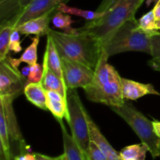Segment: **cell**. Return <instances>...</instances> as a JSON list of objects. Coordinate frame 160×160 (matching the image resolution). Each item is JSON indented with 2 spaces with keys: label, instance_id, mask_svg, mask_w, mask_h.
<instances>
[{
  "label": "cell",
  "instance_id": "obj_6",
  "mask_svg": "<svg viewBox=\"0 0 160 160\" xmlns=\"http://www.w3.org/2000/svg\"><path fill=\"white\" fill-rule=\"evenodd\" d=\"M67 102L68 112L67 121L70 125L71 135L88 156L91 142L88 112L81 102L77 89H68Z\"/></svg>",
  "mask_w": 160,
  "mask_h": 160
},
{
  "label": "cell",
  "instance_id": "obj_28",
  "mask_svg": "<svg viewBox=\"0 0 160 160\" xmlns=\"http://www.w3.org/2000/svg\"><path fill=\"white\" fill-rule=\"evenodd\" d=\"M42 73H43V68L38 63H35L31 66V71L28 77L27 84L40 82L42 81Z\"/></svg>",
  "mask_w": 160,
  "mask_h": 160
},
{
  "label": "cell",
  "instance_id": "obj_7",
  "mask_svg": "<svg viewBox=\"0 0 160 160\" xmlns=\"http://www.w3.org/2000/svg\"><path fill=\"white\" fill-rule=\"evenodd\" d=\"M26 84L25 77L7 57L0 61V96L10 95L17 98L23 93Z\"/></svg>",
  "mask_w": 160,
  "mask_h": 160
},
{
  "label": "cell",
  "instance_id": "obj_33",
  "mask_svg": "<svg viewBox=\"0 0 160 160\" xmlns=\"http://www.w3.org/2000/svg\"><path fill=\"white\" fill-rule=\"evenodd\" d=\"M153 12H154L155 17H156V20L160 19V0H158L156 2V5H155L154 8H153Z\"/></svg>",
  "mask_w": 160,
  "mask_h": 160
},
{
  "label": "cell",
  "instance_id": "obj_34",
  "mask_svg": "<svg viewBox=\"0 0 160 160\" xmlns=\"http://www.w3.org/2000/svg\"><path fill=\"white\" fill-rule=\"evenodd\" d=\"M148 65L153 69V70H156V71H160V62H156V61L152 60V59H150L148 61Z\"/></svg>",
  "mask_w": 160,
  "mask_h": 160
},
{
  "label": "cell",
  "instance_id": "obj_10",
  "mask_svg": "<svg viewBox=\"0 0 160 160\" xmlns=\"http://www.w3.org/2000/svg\"><path fill=\"white\" fill-rule=\"evenodd\" d=\"M15 98L10 95L0 96V106H2L4 111L5 119L6 126L9 132V139L18 144L20 154L27 153V145L25 141L22 136L21 131L19 128L17 118L12 107V102Z\"/></svg>",
  "mask_w": 160,
  "mask_h": 160
},
{
  "label": "cell",
  "instance_id": "obj_9",
  "mask_svg": "<svg viewBox=\"0 0 160 160\" xmlns=\"http://www.w3.org/2000/svg\"><path fill=\"white\" fill-rule=\"evenodd\" d=\"M68 0H32L26 7L7 21L13 23L16 28L31 19L37 18L49 12L57 10L59 4L65 3Z\"/></svg>",
  "mask_w": 160,
  "mask_h": 160
},
{
  "label": "cell",
  "instance_id": "obj_35",
  "mask_svg": "<svg viewBox=\"0 0 160 160\" xmlns=\"http://www.w3.org/2000/svg\"><path fill=\"white\" fill-rule=\"evenodd\" d=\"M153 127H154V129L156 131V134L160 137V121H158V120H154L152 121Z\"/></svg>",
  "mask_w": 160,
  "mask_h": 160
},
{
  "label": "cell",
  "instance_id": "obj_38",
  "mask_svg": "<svg viewBox=\"0 0 160 160\" xmlns=\"http://www.w3.org/2000/svg\"><path fill=\"white\" fill-rule=\"evenodd\" d=\"M158 0H145V2H146L147 6H149L150 5L152 2H157Z\"/></svg>",
  "mask_w": 160,
  "mask_h": 160
},
{
  "label": "cell",
  "instance_id": "obj_36",
  "mask_svg": "<svg viewBox=\"0 0 160 160\" xmlns=\"http://www.w3.org/2000/svg\"><path fill=\"white\" fill-rule=\"evenodd\" d=\"M30 71H31V66L23 67V70H22V74L26 78V77H28V75H29L30 73Z\"/></svg>",
  "mask_w": 160,
  "mask_h": 160
},
{
  "label": "cell",
  "instance_id": "obj_11",
  "mask_svg": "<svg viewBox=\"0 0 160 160\" xmlns=\"http://www.w3.org/2000/svg\"><path fill=\"white\" fill-rule=\"evenodd\" d=\"M56 11L49 12L42 17L37 18L31 19L25 23L17 26L15 29H17L20 34H35L37 36L48 35L49 33V23L52 20V17L54 16Z\"/></svg>",
  "mask_w": 160,
  "mask_h": 160
},
{
  "label": "cell",
  "instance_id": "obj_44",
  "mask_svg": "<svg viewBox=\"0 0 160 160\" xmlns=\"http://www.w3.org/2000/svg\"></svg>",
  "mask_w": 160,
  "mask_h": 160
},
{
  "label": "cell",
  "instance_id": "obj_16",
  "mask_svg": "<svg viewBox=\"0 0 160 160\" xmlns=\"http://www.w3.org/2000/svg\"><path fill=\"white\" fill-rule=\"evenodd\" d=\"M62 131V142H63L64 154L67 160H88V156L84 154L79 145H78L72 135L67 132L62 120H57Z\"/></svg>",
  "mask_w": 160,
  "mask_h": 160
},
{
  "label": "cell",
  "instance_id": "obj_37",
  "mask_svg": "<svg viewBox=\"0 0 160 160\" xmlns=\"http://www.w3.org/2000/svg\"><path fill=\"white\" fill-rule=\"evenodd\" d=\"M10 159H7V158L6 157V156H5L2 151H0V160H10Z\"/></svg>",
  "mask_w": 160,
  "mask_h": 160
},
{
  "label": "cell",
  "instance_id": "obj_14",
  "mask_svg": "<svg viewBox=\"0 0 160 160\" xmlns=\"http://www.w3.org/2000/svg\"><path fill=\"white\" fill-rule=\"evenodd\" d=\"M42 68H43V73H42L41 82L45 91H55L60 93L64 98H67L68 88L65 82H63L57 75L53 73L52 70L48 67L45 59H43Z\"/></svg>",
  "mask_w": 160,
  "mask_h": 160
},
{
  "label": "cell",
  "instance_id": "obj_43",
  "mask_svg": "<svg viewBox=\"0 0 160 160\" xmlns=\"http://www.w3.org/2000/svg\"><path fill=\"white\" fill-rule=\"evenodd\" d=\"M128 160H134V159H128Z\"/></svg>",
  "mask_w": 160,
  "mask_h": 160
},
{
  "label": "cell",
  "instance_id": "obj_18",
  "mask_svg": "<svg viewBox=\"0 0 160 160\" xmlns=\"http://www.w3.org/2000/svg\"><path fill=\"white\" fill-rule=\"evenodd\" d=\"M23 94L33 105L44 110H48L46 104V91L42 82L27 84Z\"/></svg>",
  "mask_w": 160,
  "mask_h": 160
},
{
  "label": "cell",
  "instance_id": "obj_5",
  "mask_svg": "<svg viewBox=\"0 0 160 160\" xmlns=\"http://www.w3.org/2000/svg\"><path fill=\"white\" fill-rule=\"evenodd\" d=\"M111 109L134 130L142 143L148 147L153 159L160 157V137L156 134L152 122L126 101L122 106L111 107Z\"/></svg>",
  "mask_w": 160,
  "mask_h": 160
},
{
  "label": "cell",
  "instance_id": "obj_23",
  "mask_svg": "<svg viewBox=\"0 0 160 160\" xmlns=\"http://www.w3.org/2000/svg\"><path fill=\"white\" fill-rule=\"evenodd\" d=\"M148 152V147L142 143L125 147L120 151V154L123 160H145Z\"/></svg>",
  "mask_w": 160,
  "mask_h": 160
},
{
  "label": "cell",
  "instance_id": "obj_41",
  "mask_svg": "<svg viewBox=\"0 0 160 160\" xmlns=\"http://www.w3.org/2000/svg\"><path fill=\"white\" fill-rule=\"evenodd\" d=\"M12 1V0H0V3H4V2H7Z\"/></svg>",
  "mask_w": 160,
  "mask_h": 160
},
{
  "label": "cell",
  "instance_id": "obj_39",
  "mask_svg": "<svg viewBox=\"0 0 160 160\" xmlns=\"http://www.w3.org/2000/svg\"><path fill=\"white\" fill-rule=\"evenodd\" d=\"M59 160H67V157H66V156L64 153L62 155H61V156H59Z\"/></svg>",
  "mask_w": 160,
  "mask_h": 160
},
{
  "label": "cell",
  "instance_id": "obj_19",
  "mask_svg": "<svg viewBox=\"0 0 160 160\" xmlns=\"http://www.w3.org/2000/svg\"><path fill=\"white\" fill-rule=\"evenodd\" d=\"M39 39H40V36L36 35V37L32 38H31V40H32L31 44L26 48V50L23 52V53L19 59H14V58H12L8 55V59L13 67H15L16 68H18L21 62H25L29 66H32L37 63L38 45L39 43Z\"/></svg>",
  "mask_w": 160,
  "mask_h": 160
},
{
  "label": "cell",
  "instance_id": "obj_17",
  "mask_svg": "<svg viewBox=\"0 0 160 160\" xmlns=\"http://www.w3.org/2000/svg\"><path fill=\"white\" fill-rule=\"evenodd\" d=\"M43 59H45L48 67L53 71L55 74L57 75L63 82V73L62 69V62H61V57L56 48L52 39L49 35H47V44L45 48V54Z\"/></svg>",
  "mask_w": 160,
  "mask_h": 160
},
{
  "label": "cell",
  "instance_id": "obj_21",
  "mask_svg": "<svg viewBox=\"0 0 160 160\" xmlns=\"http://www.w3.org/2000/svg\"><path fill=\"white\" fill-rule=\"evenodd\" d=\"M15 30L13 23L9 21L0 24V61L6 59L9 52L11 34Z\"/></svg>",
  "mask_w": 160,
  "mask_h": 160
},
{
  "label": "cell",
  "instance_id": "obj_3",
  "mask_svg": "<svg viewBox=\"0 0 160 160\" xmlns=\"http://www.w3.org/2000/svg\"><path fill=\"white\" fill-rule=\"evenodd\" d=\"M159 31H145L139 26L135 18L122 23L102 42V46L108 56L129 51L143 52L152 54V37Z\"/></svg>",
  "mask_w": 160,
  "mask_h": 160
},
{
  "label": "cell",
  "instance_id": "obj_27",
  "mask_svg": "<svg viewBox=\"0 0 160 160\" xmlns=\"http://www.w3.org/2000/svg\"><path fill=\"white\" fill-rule=\"evenodd\" d=\"M88 160H107L104 153L94 141L91 140L89 144L88 152Z\"/></svg>",
  "mask_w": 160,
  "mask_h": 160
},
{
  "label": "cell",
  "instance_id": "obj_20",
  "mask_svg": "<svg viewBox=\"0 0 160 160\" xmlns=\"http://www.w3.org/2000/svg\"><path fill=\"white\" fill-rule=\"evenodd\" d=\"M32 0H12L0 3V24L10 20L26 7Z\"/></svg>",
  "mask_w": 160,
  "mask_h": 160
},
{
  "label": "cell",
  "instance_id": "obj_26",
  "mask_svg": "<svg viewBox=\"0 0 160 160\" xmlns=\"http://www.w3.org/2000/svg\"><path fill=\"white\" fill-rule=\"evenodd\" d=\"M139 26L145 31H159L156 25V19L153 10L149 11L138 20Z\"/></svg>",
  "mask_w": 160,
  "mask_h": 160
},
{
  "label": "cell",
  "instance_id": "obj_1",
  "mask_svg": "<svg viewBox=\"0 0 160 160\" xmlns=\"http://www.w3.org/2000/svg\"><path fill=\"white\" fill-rule=\"evenodd\" d=\"M108 58L109 56L102 48L93 79L84 90L88 99L93 102L102 103L110 107H120L125 102L122 78L117 70L108 63Z\"/></svg>",
  "mask_w": 160,
  "mask_h": 160
},
{
  "label": "cell",
  "instance_id": "obj_40",
  "mask_svg": "<svg viewBox=\"0 0 160 160\" xmlns=\"http://www.w3.org/2000/svg\"><path fill=\"white\" fill-rule=\"evenodd\" d=\"M156 25H157V28L159 31H160V19L156 20Z\"/></svg>",
  "mask_w": 160,
  "mask_h": 160
},
{
  "label": "cell",
  "instance_id": "obj_4",
  "mask_svg": "<svg viewBox=\"0 0 160 160\" xmlns=\"http://www.w3.org/2000/svg\"><path fill=\"white\" fill-rule=\"evenodd\" d=\"M145 0H117L105 15L94 20H88L85 24L78 28V32L88 34L96 38L101 44L122 23L135 18L136 11Z\"/></svg>",
  "mask_w": 160,
  "mask_h": 160
},
{
  "label": "cell",
  "instance_id": "obj_25",
  "mask_svg": "<svg viewBox=\"0 0 160 160\" xmlns=\"http://www.w3.org/2000/svg\"><path fill=\"white\" fill-rule=\"evenodd\" d=\"M52 23L55 27L60 29H63L66 33L68 34H75L78 33V29H74L72 28V23L73 21L72 20L70 14H65L64 12L57 11L52 19Z\"/></svg>",
  "mask_w": 160,
  "mask_h": 160
},
{
  "label": "cell",
  "instance_id": "obj_22",
  "mask_svg": "<svg viewBox=\"0 0 160 160\" xmlns=\"http://www.w3.org/2000/svg\"><path fill=\"white\" fill-rule=\"evenodd\" d=\"M57 11L64 12V13L71 14V15L78 16V17H83L87 20H94L96 19L100 18L105 15V12H98V11H91V10H84V9H78L75 7H70L67 6L64 2L59 4L57 7Z\"/></svg>",
  "mask_w": 160,
  "mask_h": 160
},
{
  "label": "cell",
  "instance_id": "obj_29",
  "mask_svg": "<svg viewBox=\"0 0 160 160\" xmlns=\"http://www.w3.org/2000/svg\"><path fill=\"white\" fill-rule=\"evenodd\" d=\"M152 43V59L160 62V33L152 36L151 39Z\"/></svg>",
  "mask_w": 160,
  "mask_h": 160
},
{
  "label": "cell",
  "instance_id": "obj_15",
  "mask_svg": "<svg viewBox=\"0 0 160 160\" xmlns=\"http://www.w3.org/2000/svg\"><path fill=\"white\" fill-rule=\"evenodd\" d=\"M46 104L48 110L52 113L56 120H66L68 117L67 98L55 91H46Z\"/></svg>",
  "mask_w": 160,
  "mask_h": 160
},
{
  "label": "cell",
  "instance_id": "obj_24",
  "mask_svg": "<svg viewBox=\"0 0 160 160\" xmlns=\"http://www.w3.org/2000/svg\"><path fill=\"white\" fill-rule=\"evenodd\" d=\"M0 141H1V151L3 152L7 159H10L12 154L10 150L9 145V136L5 119L4 111L2 106H0Z\"/></svg>",
  "mask_w": 160,
  "mask_h": 160
},
{
  "label": "cell",
  "instance_id": "obj_13",
  "mask_svg": "<svg viewBox=\"0 0 160 160\" xmlns=\"http://www.w3.org/2000/svg\"><path fill=\"white\" fill-rule=\"evenodd\" d=\"M88 120L91 140L94 141L98 145L100 149L102 151V152L106 156L107 160H123L120 156V152H117L112 148V145L109 143V142L106 140L104 135L102 134L99 128L92 120L88 113Z\"/></svg>",
  "mask_w": 160,
  "mask_h": 160
},
{
  "label": "cell",
  "instance_id": "obj_31",
  "mask_svg": "<svg viewBox=\"0 0 160 160\" xmlns=\"http://www.w3.org/2000/svg\"><path fill=\"white\" fill-rule=\"evenodd\" d=\"M13 160H36V158L34 153L32 154L27 152L24 154H19L18 156H13Z\"/></svg>",
  "mask_w": 160,
  "mask_h": 160
},
{
  "label": "cell",
  "instance_id": "obj_42",
  "mask_svg": "<svg viewBox=\"0 0 160 160\" xmlns=\"http://www.w3.org/2000/svg\"><path fill=\"white\" fill-rule=\"evenodd\" d=\"M10 160H13V156H12V158H11V159Z\"/></svg>",
  "mask_w": 160,
  "mask_h": 160
},
{
  "label": "cell",
  "instance_id": "obj_12",
  "mask_svg": "<svg viewBox=\"0 0 160 160\" xmlns=\"http://www.w3.org/2000/svg\"><path fill=\"white\" fill-rule=\"evenodd\" d=\"M122 85L124 99L137 100L146 95H160L151 84H142L132 80L122 78Z\"/></svg>",
  "mask_w": 160,
  "mask_h": 160
},
{
  "label": "cell",
  "instance_id": "obj_2",
  "mask_svg": "<svg viewBox=\"0 0 160 160\" xmlns=\"http://www.w3.org/2000/svg\"><path fill=\"white\" fill-rule=\"evenodd\" d=\"M48 35L52 39L61 58L77 61L95 70L102 52L98 39L88 34H68L50 29Z\"/></svg>",
  "mask_w": 160,
  "mask_h": 160
},
{
  "label": "cell",
  "instance_id": "obj_8",
  "mask_svg": "<svg viewBox=\"0 0 160 160\" xmlns=\"http://www.w3.org/2000/svg\"><path fill=\"white\" fill-rule=\"evenodd\" d=\"M61 62L64 81L68 89L84 88L92 82L95 70L81 62L65 58H61Z\"/></svg>",
  "mask_w": 160,
  "mask_h": 160
},
{
  "label": "cell",
  "instance_id": "obj_32",
  "mask_svg": "<svg viewBox=\"0 0 160 160\" xmlns=\"http://www.w3.org/2000/svg\"><path fill=\"white\" fill-rule=\"evenodd\" d=\"M36 160H59V156L58 157H50L45 155L40 154V153H34Z\"/></svg>",
  "mask_w": 160,
  "mask_h": 160
},
{
  "label": "cell",
  "instance_id": "obj_30",
  "mask_svg": "<svg viewBox=\"0 0 160 160\" xmlns=\"http://www.w3.org/2000/svg\"><path fill=\"white\" fill-rule=\"evenodd\" d=\"M20 33L17 29H15L11 34L10 41H9V49L10 51H13L15 53L20 52L22 50V47L20 45Z\"/></svg>",
  "mask_w": 160,
  "mask_h": 160
}]
</instances>
